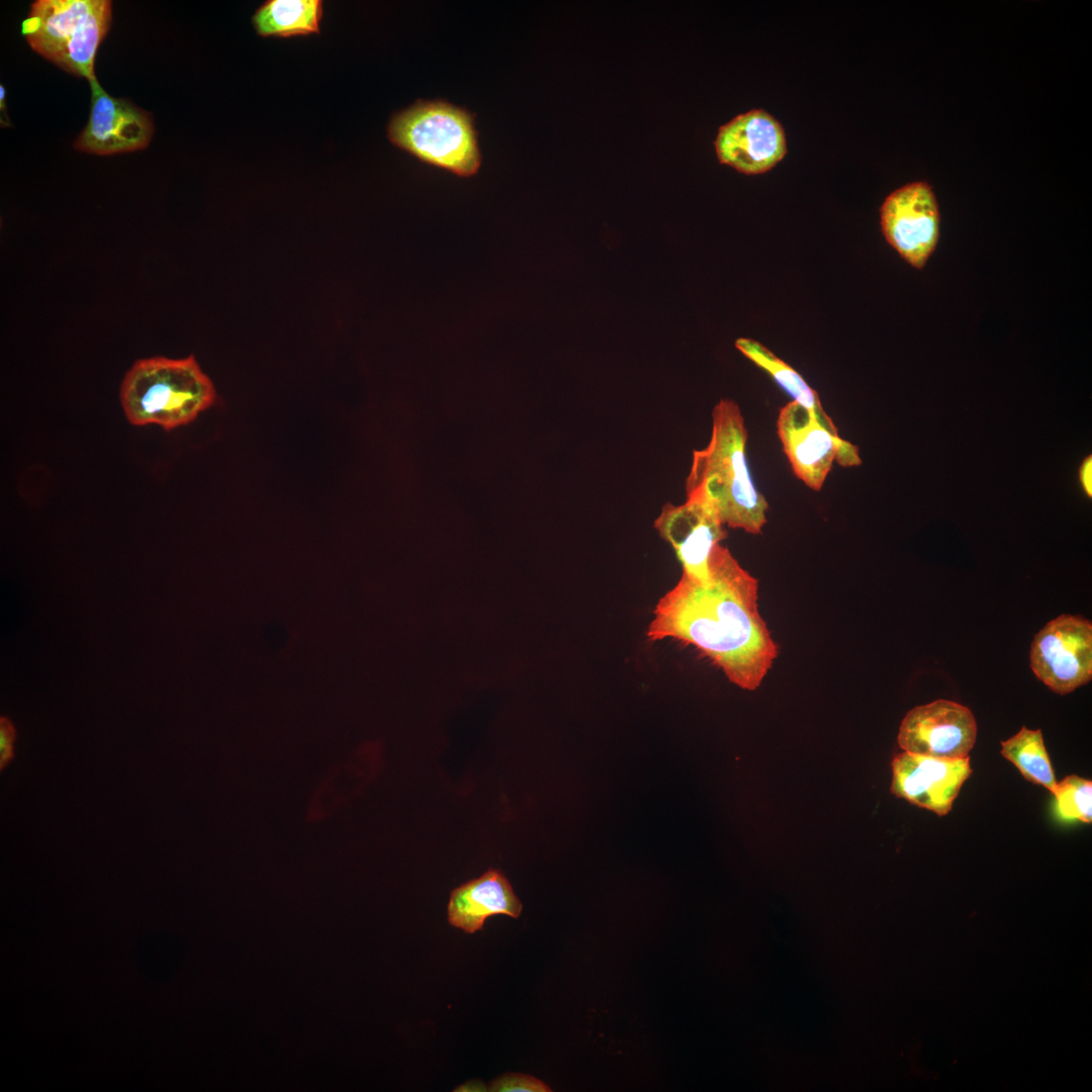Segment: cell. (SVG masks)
<instances>
[{
    "label": "cell",
    "mask_w": 1092,
    "mask_h": 1092,
    "mask_svg": "<svg viewBox=\"0 0 1092 1092\" xmlns=\"http://www.w3.org/2000/svg\"><path fill=\"white\" fill-rule=\"evenodd\" d=\"M708 569L706 582L681 573L656 603L646 636L694 647L732 684L754 691L778 657L758 610V581L721 543Z\"/></svg>",
    "instance_id": "1"
},
{
    "label": "cell",
    "mask_w": 1092,
    "mask_h": 1092,
    "mask_svg": "<svg viewBox=\"0 0 1092 1092\" xmlns=\"http://www.w3.org/2000/svg\"><path fill=\"white\" fill-rule=\"evenodd\" d=\"M746 442L747 430L738 404L721 399L712 412L710 442L694 452L686 492L704 495L724 525L760 534L768 505L751 478Z\"/></svg>",
    "instance_id": "2"
},
{
    "label": "cell",
    "mask_w": 1092,
    "mask_h": 1092,
    "mask_svg": "<svg viewBox=\"0 0 1092 1092\" xmlns=\"http://www.w3.org/2000/svg\"><path fill=\"white\" fill-rule=\"evenodd\" d=\"M119 399L131 425H158L170 431L210 407L216 392L193 355L155 356L132 364L120 384Z\"/></svg>",
    "instance_id": "3"
},
{
    "label": "cell",
    "mask_w": 1092,
    "mask_h": 1092,
    "mask_svg": "<svg viewBox=\"0 0 1092 1092\" xmlns=\"http://www.w3.org/2000/svg\"><path fill=\"white\" fill-rule=\"evenodd\" d=\"M387 138L419 161L459 177L474 176L481 166L475 115L444 99H420L395 112Z\"/></svg>",
    "instance_id": "4"
},
{
    "label": "cell",
    "mask_w": 1092,
    "mask_h": 1092,
    "mask_svg": "<svg viewBox=\"0 0 1092 1092\" xmlns=\"http://www.w3.org/2000/svg\"><path fill=\"white\" fill-rule=\"evenodd\" d=\"M111 22L108 0H37L21 25L30 48L61 69L96 79L97 50Z\"/></svg>",
    "instance_id": "5"
},
{
    "label": "cell",
    "mask_w": 1092,
    "mask_h": 1092,
    "mask_svg": "<svg viewBox=\"0 0 1092 1092\" xmlns=\"http://www.w3.org/2000/svg\"><path fill=\"white\" fill-rule=\"evenodd\" d=\"M777 430L794 473L813 490L822 488L834 461L843 467L861 464L857 446L829 431L794 400L781 408Z\"/></svg>",
    "instance_id": "6"
},
{
    "label": "cell",
    "mask_w": 1092,
    "mask_h": 1092,
    "mask_svg": "<svg viewBox=\"0 0 1092 1092\" xmlns=\"http://www.w3.org/2000/svg\"><path fill=\"white\" fill-rule=\"evenodd\" d=\"M1030 667L1040 681L1066 695L1092 678V624L1063 614L1048 622L1030 646Z\"/></svg>",
    "instance_id": "7"
},
{
    "label": "cell",
    "mask_w": 1092,
    "mask_h": 1092,
    "mask_svg": "<svg viewBox=\"0 0 1092 1092\" xmlns=\"http://www.w3.org/2000/svg\"><path fill=\"white\" fill-rule=\"evenodd\" d=\"M880 222L887 243L907 264L922 269L940 233L939 206L932 187L915 181L891 192L880 207Z\"/></svg>",
    "instance_id": "8"
},
{
    "label": "cell",
    "mask_w": 1092,
    "mask_h": 1092,
    "mask_svg": "<svg viewBox=\"0 0 1092 1092\" xmlns=\"http://www.w3.org/2000/svg\"><path fill=\"white\" fill-rule=\"evenodd\" d=\"M654 528L672 547L682 573L706 582L712 551L727 536L714 506L701 493H689L681 505L665 504Z\"/></svg>",
    "instance_id": "9"
},
{
    "label": "cell",
    "mask_w": 1092,
    "mask_h": 1092,
    "mask_svg": "<svg viewBox=\"0 0 1092 1092\" xmlns=\"http://www.w3.org/2000/svg\"><path fill=\"white\" fill-rule=\"evenodd\" d=\"M977 724L971 710L948 700H936L910 710L901 722L898 744L907 752L939 758L969 756Z\"/></svg>",
    "instance_id": "10"
},
{
    "label": "cell",
    "mask_w": 1092,
    "mask_h": 1092,
    "mask_svg": "<svg viewBox=\"0 0 1092 1092\" xmlns=\"http://www.w3.org/2000/svg\"><path fill=\"white\" fill-rule=\"evenodd\" d=\"M89 83L90 114L75 148L102 156L147 148L154 132L151 114L127 100L112 97L97 79Z\"/></svg>",
    "instance_id": "11"
},
{
    "label": "cell",
    "mask_w": 1092,
    "mask_h": 1092,
    "mask_svg": "<svg viewBox=\"0 0 1092 1092\" xmlns=\"http://www.w3.org/2000/svg\"><path fill=\"white\" fill-rule=\"evenodd\" d=\"M972 774L970 757L939 758L904 751L892 761L891 792L896 797L946 815Z\"/></svg>",
    "instance_id": "12"
},
{
    "label": "cell",
    "mask_w": 1092,
    "mask_h": 1092,
    "mask_svg": "<svg viewBox=\"0 0 1092 1092\" xmlns=\"http://www.w3.org/2000/svg\"><path fill=\"white\" fill-rule=\"evenodd\" d=\"M720 163L746 175L774 168L787 153L784 128L762 109H751L723 124L715 140Z\"/></svg>",
    "instance_id": "13"
},
{
    "label": "cell",
    "mask_w": 1092,
    "mask_h": 1092,
    "mask_svg": "<svg viewBox=\"0 0 1092 1092\" xmlns=\"http://www.w3.org/2000/svg\"><path fill=\"white\" fill-rule=\"evenodd\" d=\"M522 903L503 873L489 869L450 894L447 907L448 922L466 933L480 930L485 920L504 914L518 918Z\"/></svg>",
    "instance_id": "14"
},
{
    "label": "cell",
    "mask_w": 1092,
    "mask_h": 1092,
    "mask_svg": "<svg viewBox=\"0 0 1092 1092\" xmlns=\"http://www.w3.org/2000/svg\"><path fill=\"white\" fill-rule=\"evenodd\" d=\"M735 346L746 358L767 372L794 401L812 413L829 431L838 434L832 419L824 411L818 393L793 367L755 340L739 338Z\"/></svg>",
    "instance_id": "15"
},
{
    "label": "cell",
    "mask_w": 1092,
    "mask_h": 1092,
    "mask_svg": "<svg viewBox=\"0 0 1092 1092\" xmlns=\"http://www.w3.org/2000/svg\"><path fill=\"white\" fill-rule=\"evenodd\" d=\"M323 1L269 0L254 13L252 22L264 37H291L320 33Z\"/></svg>",
    "instance_id": "16"
},
{
    "label": "cell",
    "mask_w": 1092,
    "mask_h": 1092,
    "mask_svg": "<svg viewBox=\"0 0 1092 1092\" xmlns=\"http://www.w3.org/2000/svg\"><path fill=\"white\" fill-rule=\"evenodd\" d=\"M1001 746L1002 756L1012 762L1027 781L1054 792L1057 782L1041 730L1022 727L1017 734L1002 741Z\"/></svg>",
    "instance_id": "17"
},
{
    "label": "cell",
    "mask_w": 1092,
    "mask_h": 1092,
    "mask_svg": "<svg viewBox=\"0 0 1092 1092\" xmlns=\"http://www.w3.org/2000/svg\"><path fill=\"white\" fill-rule=\"evenodd\" d=\"M1054 811L1065 822L1092 821V783L1072 775L1056 785Z\"/></svg>",
    "instance_id": "18"
},
{
    "label": "cell",
    "mask_w": 1092,
    "mask_h": 1092,
    "mask_svg": "<svg viewBox=\"0 0 1092 1092\" xmlns=\"http://www.w3.org/2000/svg\"><path fill=\"white\" fill-rule=\"evenodd\" d=\"M492 1092H549L550 1087L543 1081L526 1074L505 1073L488 1084Z\"/></svg>",
    "instance_id": "19"
},
{
    "label": "cell",
    "mask_w": 1092,
    "mask_h": 1092,
    "mask_svg": "<svg viewBox=\"0 0 1092 1092\" xmlns=\"http://www.w3.org/2000/svg\"><path fill=\"white\" fill-rule=\"evenodd\" d=\"M15 729L7 718L0 720V768L3 769L14 756Z\"/></svg>",
    "instance_id": "20"
},
{
    "label": "cell",
    "mask_w": 1092,
    "mask_h": 1092,
    "mask_svg": "<svg viewBox=\"0 0 1092 1092\" xmlns=\"http://www.w3.org/2000/svg\"><path fill=\"white\" fill-rule=\"evenodd\" d=\"M1079 485L1089 499L1092 498V454L1086 455L1077 469Z\"/></svg>",
    "instance_id": "21"
},
{
    "label": "cell",
    "mask_w": 1092,
    "mask_h": 1092,
    "mask_svg": "<svg viewBox=\"0 0 1092 1092\" xmlns=\"http://www.w3.org/2000/svg\"><path fill=\"white\" fill-rule=\"evenodd\" d=\"M455 1092H486L488 1091V1085L484 1084L479 1079H472L464 1082L460 1086L454 1089Z\"/></svg>",
    "instance_id": "22"
}]
</instances>
